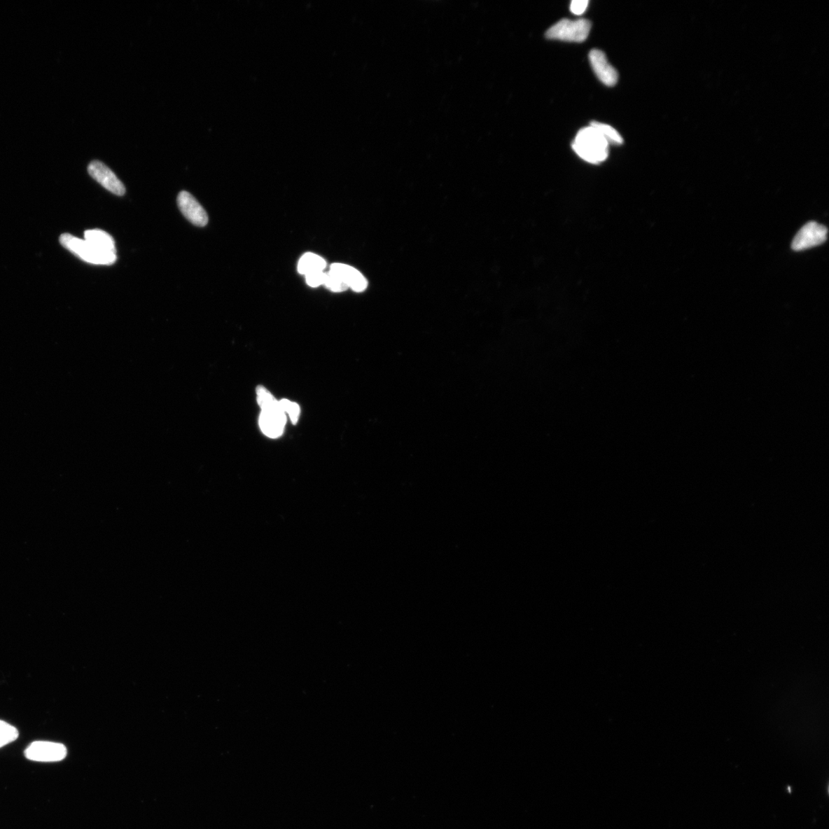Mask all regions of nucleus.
I'll use <instances>...</instances> for the list:
<instances>
[{"mask_svg":"<svg viewBox=\"0 0 829 829\" xmlns=\"http://www.w3.org/2000/svg\"><path fill=\"white\" fill-rule=\"evenodd\" d=\"M324 285L330 291L337 293L344 292L349 288L348 286L339 277L332 273L331 271L326 273Z\"/></svg>","mask_w":829,"mask_h":829,"instance_id":"2eb2a0df","label":"nucleus"},{"mask_svg":"<svg viewBox=\"0 0 829 829\" xmlns=\"http://www.w3.org/2000/svg\"><path fill=\"white\" fill-rule=\"evenodd\" d=\"M609 144L599 130L593 126L580 130L572 144L573 151L583 160L599 164L608 158Z\"/></svg>","mask_w":829,"mask_h":829,"instance_id":"f257e3e1","label":"nucleus"},{"mask_svg":"<svg viewBox=\"0 0 829 829\" xmlns=\"http://www.w3.org/2000/svg\"><path fill=\"white\" fill-rule=\"evenodd\" d=\"M590 62L595 75L605 85H615L618 81V74L608 62L605 54L599 50H593L589 54Z\"/></svg>","mask_w":829,"mask_h":829,"instance_id":"1a4fd4ad","label":"nucleus"},{"mask_svg":"<svg viewBox=\"0 0 829 829\" xmlns=\"http://www.w3.org/2000/svg\"><path fill=\"white\" fill-rule=\"evenodd\" d=\"M90 176L110 193L123 196L125 194L123 183L108 166L99 161H93L88 166Z\"/></svg>","mask_w":829,"mask_h":829,"instance_id":"0eeeda50","label":"nucleus"},{"mask_svg":"<svg viewBox=\"0 0 829 829\" xmlns=\"http://www.w3.org/2000/svg\"><path fill=\"white\" fill-rule=\"evenodd\" d=\"M19 736V730L14 725L0 720V748L14 742Z\"/></svg>","mask_w":829,"mask_h":829,"instance_id":"4468645a","label":"nucleus"},{"mask_svg":"<svg viewBox=\"0 0 829 829\" xmlns=\"http://www.w3.org/2000/svg\"><path fill=\"white\" fill-rule=\"evenodd\" d=\"M588 4V0H573L571 4V11L575 15H582L586 11Z\"/></svg>","mask_w":829,"mask_h":829,"instance_id":"a211bd4d","label":"nucleus"},{"mask_svg":"<svg viewBox=\"0 0 829 829\" xmlns=\"http://www.w3.org/2000/svg\"><path fill=\"white\" fill-rule=\"evenodd\" d=\"M286 424V415L281 409L280 402L262 409L259 418L261 431L271 438L282 436Z\"/></svg>","mask_w":829,"mask_h":829,"instance_id":"39448f33","label":"nucleus"},{"mask_svg":"<svg viewBox=\"0 0 829 829\" xmlns=\"http://www.w3.org/2000/svg\"><path fill=\"white\" fill-rule=\"evenodd\" d=\"M332 273L339 277L348 288L355 292H363L368 288V281L363 274L355 268L344 264H333L330 267Z\"/></svg>","mask_w":829,"mask_h":829,"instance_id":"9d476101","label":"nucleus"},{"mask_svg":"<svg viewBox=\"0 0 829 829\" xmlns=\"http://www.w3.org/2000/svg\"><path fill=\"white\" fill-rule=\"evenodd\" d=\"M326 267V262L318 255L307 253L302 256L298 263L299 273L307 275L311 273L323 271Z\"/></svg>","mask_w":829,"mask_h":829,"instance_id":"f8f14e48","label":"nucleus"},{"mask_svg":"<svg viewBox=\"0 0 829 829\" xmlns=\"http://www.w3.org/2000/svg\"><path fill=\"white\" fill-rule=\"evenodd\" d=\"M85 240L99 249L116 253V243L113 237L101 230H90L85 232Z\"/></svg>","mask_w":829,"mask_h":829,"instance_id":"9b49d317","label":"nucleus"},{"mask_svg":"<svg viewBox=\"0 0 829 829\" xmlns=\"http://www.w3.org/2000/svg\"><path fill=\"white\" fill-rule=\"evenodd\" d=\"M325 279L326 273L323 271L306 275L307 283L311 288H317V286L324 284Z\"/></svg>","mask_w":829,"mask_h":829,"instance_id":"f3484780","label":"nucleus"},{"mask_svg":"<svg viewBox=\"0 0 829 829\" xmlns=\"http://www.w3.org/2000/svg\"><path fill=\"white\" fill-rule=\"evenodd\" d=\"M591 28V22L585 19H563L546 32V37L554 41L581 43L586 41Z\"/></svg>","mask_w":829,"mask_h":829,"instance_id":"7ed1b4c3","label":"nucleus"},{"mask_svg":"<svg viewBox=\"0 0 829 829\" xmlns=\"http://www.w3.org/2000/svg\"><path fill=\"white\" fill-rule=\"evenodd\" d=\"M67 748L62 744L35 741L25 751L27 759L42 762H59L66 758Z\"/></svg>","mask_w":829,"mask_h":829,"instance_id":"20e7f679","label":"nucleus"},{"mask_svg":"<svg viewBox=\"0 0 829 829\" xmlns=\"http://www.w3.org/2000/svg\"><path fill=\"white\" fill-rule=\"evenodd\" d=\"M280 402L281 409L286 415L288 414L293 424H296L300 414V408L298 403L290 401L288 400H281Z\"/></svg>","mask_w":829,"mask_h":829,"instance_id":"dca6fc26","label":"nucleus"},{"mask_svg":"<svg viewBox=\"0 0 829 829\" xmlns=\"http://www.w3.org/2000/svg\"><path fill=\"white\" fill-rule=\"evenodd\" d=\"M60 242L64 248L90 264L111 265L117 260L116 253L102 251L91 243L69 234L62 235Z\"/></svg>","mask_w":829,"mask_h":829,"instance_id":"f03ea898","label":"nucleus"},{"mask_svg":"<svg viewBox=\"0 0 829 829\" xmlns=\"http://www.w3.org/2000/svg\"><path fill=\"white\" fill-rule=\"evenodd\" d=\"M828 229L814 221L803 226L794 237L792 249L800 251L823 244L827 240Z\"/></svg>","mask_w":829,"mask_h":829,"instance_id":"423d86ee","label":"nucleus"},{"mask_svg":"<svg viewBox=\"0 0 829 829\" xmlns=\"http://www.w3.org/2000/svg\"><path fill=\"white\" fill-rule=\"evenodd\" d=\"M591 125L600 132L609 145L620 146L623 144V139H622L619 132L615 129H613V127L597 122H592Z\"/></svg>","mask_w":829,"mask_h":829,"instance_id":"ddd939ff","label":"nucleus"},{"mask_svg":"<svg viewBox=\"0 0 829 829\" xmlns=\"http://www.w3.org/2000/svg\"><path fill=\"white\" fill-rule=\"evenodd\" d=\"M177 201L182 214L194 225L204 227L207 225L209 217L193 195L183 190L179 195Z\"/></svg>","mask_w":829,"mask_h":829,"instance_id":"6e6552de","label":"nucleus"}]
</instances>
